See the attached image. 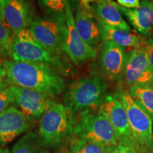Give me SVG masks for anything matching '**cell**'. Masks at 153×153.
<instances>
[{"label": "cell", "instance_id": "6da1fadb", "mask_svg": "<svg viewBox=\"0 0 153 153\" xmlns=\"http://www.w3.org/2000/svg\"><path fill=\"white\" fill-rule=\"evenodd\" d=\"M7 79L10 85L34 89L52 98L66 89L62 74L55 69L40 63L4 60Z\"/></svg>", "mask_w": 153, "mask_h": 153}, {"label": "cell", "instance_id": "7a4b0ae2", "mask_svg": "<svg viewBox=\"0 0 153 153\" xmlns=\"http://www.w3.org/2000/svg\"><path fill=\"white\" fill-rule=\"evenodd\" d=\"M106 90L107 84L99 76L82 77L67 87L64 105L74 119L80 113L99 108L106 97Z\"/></svg>", "mask_w": 153, "mask_h": 153}, {"label": "cell", "instance_id": "3957f363", "mask_svg": "<svg viewBox=\"0 0 153 153\" xmlns=\"http://www.w3.org/2000/svg\"><path fill=\"white\" fill-rule=\"evenodd\" d=\"M11 60L45 65L55 69L62 75H68L72 72V66L68 60L48 51L28 28L13 35Z\"/></svg>", "mask_w": 153, "mask_h": 153}, {"label": "cell", "instance_id": "277c9868", "mask_svg": "<svg viewBox=\"0 0 153 153\" xmlns=\"http://www.w3.org/2000/svg\"><path fill=\"white\" fill-rule=\"evenodd\" d=\"M74 119L64 104L53 100L41 117L38 135L44 147L55 148L73 135Z\"/></svg>", "mask_w": 153, "mask_h": 153}, {"label": "cell", "instance_id": "5b68a950", "mask_svg": "<svg viewBox=\"0 0 153 153\" xmlns=\"http://www.w3.org/2000/svg\"><path fill=\"white\" fill-rule=\"evenodd\" d=\"M114 96L127 113L135 150L137 152L153 153L152 118L134 100L129 91L121 90Z\"/></svg>", "mask_w": 153, "mask_h": 153}, {"label": "cell", "instance_id": "8992f818", "mask_svg": "<svg viewBox=\"0 0 153 153\" xmlns=\"http://www.w3.org/2000/svg\"><path fill=\"white\" fill-rule=\"evenodd\" d=\"M73 135L106 146L116 147L118 145L109 121L99 111H86L78 114L74 118Z\"/></svg>", "mask_w": 153, "mask_h": 153}, {"label": "cell", "instance_id": "52a82bcc", "mask_svg": "<svg viewBox=\"0 0 153 153\" xmlns=\"http://www.w3.org/2000/svg\"><path fill=\"white\" fill-rule=\"evenodd\" d=\"M28 29L51 53L70 60L65 52L66 22L48 16L36 17Z\"/></svg>", "mask_w": 153, "mask_h": 153}, {"label": "cell", "instance_id": "ba28073f", "mask_svg": "<svg viewBox=\"0 0 153 153\" xmlns=\"http://www.w3.org/2000/svg\"><path fill=\"white\" fill-rule=\"evenodd\" d=\"M99 112L109 121L118 145L131 147L135 150L127 113L119 99L115 96L106 95L104 102L99 107Z\"/></svg>", "mask_w": 153, "mask_h": 153}, {"label": "cell", "instance_id": "9c48e42d", "mask_svg": "<svg viewBox=\"0 0 153 153\" xmlns=\"http://www.w3.org/2000/svg\"><path fill=\"white\" fill-rule=\"evenodd\" d=\"M66 29L65 37V52L75 65L94 59L97 55L96 48L87 45L77 32L73 14V5H69L66 12Z\"/></svg>", "mask_w": 153, "mask_h": 153}, {"label": "cell", "instance_id": "30bf717a", "mask_svg": "<svg viewBox=\"0 0 153 153\" xmlns=\"http://www.w3.org/2000/svg\"><path fill=\"white\" fill-rule=\"evenodd\" d=\"M11 90L13 106L31 120L41 117L53 101L50 96L28 88L11 85Z\"/></svg>", "mask_w": 153, "mask_h": 153}, {"label": "cell", "instance_id": "8fae6325", "mask_svg": "<svg viewBox=\"0 0 153 153\" xmlns=\"http://www.w3.org/2000/svg\"><path fill=\"white\" fill-rule=\"evenodd\" d=\"M126 87L153 84V70L149 63L144 46L128 53L121 81Z\"/></svg>", "mask_w": 153, "mask_h": 153}, {"label": "cell", "instance_id": "7c38bea8", "mask_svg": "<svg viewBox=\"0 0 153 153\" xmlns=\"http://www.w3.org/2000/svg\"><path fill=\"white\" fill-rule=\"evenodd\" d=\"M126 48L111 41H102L100 51V68L105 79L120 82L127 61Z\"/></svg>", "mask_w": 153, "mask_h": 153}, {"label": "cell", "instance_id": "4fadbf2b", "mask_svg": "<svg viewBox=\"0 0 153 153\" xmlns=\"http://www.w3.org/2000/svg\"><path fill=\"white\" fill-rule=\"evenodd\" d=\"M36 18L30 0H6L4 22L13 35L27 29Z\"/></svg>", "mask_w": 153, "mask_h": 153}, {"label": "cell", "instance_id": "5bb4252c", "mask_svg": "<svg viewBox=\"0 0 153 153\" xmlns=\"http://www.w3.org/2000/svg\"><path fill=\"white\" fill-rule=\"evenodd\" d=\"M31 128V120L11 106L0 114V147L5 145Z\"/></svg>", "mask_w": 153, "mask_h": 153}, {"label": "cell", "instance_id": "9a60e30c", "mask_svg": "<svg viewBox=\"0 0 153 153\" xmlns=\"http://www.w3.org/2000/svg\"><path fill=\"white\" fill-rule=\"evenodd\" d=\"M74 23L80 37L89 46L95 48L101 41L100 30L92 9L78 2L75 6Z\"/></svg>", "mask_w": 153, "mask_h": 153}, {"label": "cell", "instance_id": "2e32d148", "mask_svg": "<svg viewBox=\"0 0 153 153\" xmlns=\"http://www.w3.org/2000/svg\"><path fill=\"white\" fill-rule=\"evenodd\" d=\"M118 9L137 33L149 36L153 30V1L141 0L137 9H127L118 4Z\"/></svg>", "mask_w": 153, "mask_h": 153}, {"label": "cell", "instance_id": "e0dca14e", "mask_svg": "<svg viewBox=\"0 0 153 153\" xmlns=\"http://www.w3.org/2000/svg\"><path fill=\"white\" fill-rule=\"evenodd\" d=\"M96 18L109 26L131 32V28L122 16L118 4L113 0H97L91 4Z\"/></svg>", "mask_w": 153, "mask_h": 153}, {"label": "cell", "instance_id": "ac0fdd59", "mask_svg": "<svg viewBox=\"0 0 153 153\" xmlns=\"http://www.w3.org/2000/svg\"><path fill=\"white\" fill-rule=\"evenodd\" d=\"M97 19V18H96ZM101 41H111L124 48H138L145 45V39L135 34L109 26L97 19Z\"/></svg>", "mask_w": 153, "mask_h": 153}, {"label": "cell", "instance_id": "d6986e66", "mask_svg": "<svg viewBox=\"0 0 153 153\" xmlns=\"http://www.w3.org/2000/svg\"><path fill=\"white\" fill-rule=\"evenodd\" d=\"M129 89V93L134 100L153 120V84L134 86Z\"/></svg>", "mask_w": 153, "mask_h": 153}, {"label": "cell", "instance_id": "ffe728a7", "mask_svg": "<svg viewBox=\"0 0 153 153\" xmlns=\"http://www.w3.org/2000/svg\"><path fill=\"white\" fill-rule=\"evenodd\" d=\"M43 147L39 135L28 132L15 143L11 153H43Z\"/></svg>", "mask_w": 153, "mask_h": 153}, {"label": "cell", "instance_id": "44dd1931", "mask_svg": "<svg viewBox=\"0 0 153 153\" xmlns=\"http://www.w3.org/2000/svg\"><path fill=\"white\" fill-rule=\"evenodd\" d=\"M46 16L66 22V12L69 5H74L72 0H36ZM75 7V6H74Z\"/></svg>", "mask_w": 153, "mask_h": 153}, {"label": "cell", "instance_id": "7402d4cb", "mask_svg": "<svg viewBox=\"0 0 153 153\" xmlns=\"http://www.w3.org/2000/svg\"><path fill=\"white\" fill-rule=\"evenodd\" d=\"M69 140L70 153H111L115 148L89 142L74 135H72Z\"/></svg>", "mask_w": 153, "mask_h": 153}, {"label": "cell", "instance_id": "603a6c76", "mask_svg": "<svg viewBox=\"0 0 153 153\" xmlns=\"http://www.w3.org/2000/svg\"><path fill=\"white\" fill-rule=\"evenodd\" d=\"M12 36L8 26L0 19V58H11Z\"/></svg>", "mask_w": 153, "mask_h": 153}, {"label": "cell", "instance_id": "cb8c5ba5", "mask_svg": "<svg viewBox=\"0 0 153 153\" xmlns=\"http://www.w3.org/2000/svg\"><path fill=\"white\" fill-rule=\"evenodd\" d=\"M12 104L13 94L11 90V85L7 79L0 87V114L9 108Z\"/></svg>", "mask_w": 153, "mask_h": 153}, {"label": "cell", "instance_id": "d4e9b609", "mask_svg": "<svg viewBox=\"0 0 153 153\" xmlns=\"http://www.w3.org/2000/svg\"><path fill=\"white\" fill-rule=\"evenodd\" d=\"M144 48L146 52L149 63L153 70V34H150L148 38L145 41Z\"/></svg>", "mask_w": 153, "mask_h": 153}, {"label": "cell", "instance_id": "484cf974", "mask_svg": "<svg viewBox=\"0 0 153 153\" xmlns=\"http://www.w3.org/2000/svg\"><path fill=\"white\" fill-rule=\"evenodd\" d=\"M118 4L127 9H137L140 7V0H117Z\"/></svg>", "mask_w": 153, "mask_h": 153}, {"label": "cell", "instance_id": "4316f807", "mask_svg": "<svg viewBox=\"0 0 153 153\" xmlns=\"http://www.w3.org/2000/svg\"><path fill=\"white\" fill-rule=\"evenodd\" d=\"M111 153H138L135 149L123 145H118L115 147Z\"/></svg>", "mask_w": 153, "mask_h": 153}, {"label": "cell", "instance_id": "83f0119b", "mask_svg": "<svg viewBox=\"0 0 153 153\" xmlns=\"http://www.w3.org/2000/svg\"><path fill=\"white\" fill-rule=\"evenodd\" d=\"M7 80V72L3 65L2 61H0V87Z\"/></svg>", "mask_w": 153, "mask_h": 153}, {"label": "cell", "instance_id": "f1b7e54d", "mask_svg": "<svg viewBox=\"0 0 153 153\" xmlns=\"http://www.w3.org/2000/svg\"><path fill=\"white\" fill-rule=\"evenodd\" d=\"M5 2H6V0H0V19H1L3 22H4V9Z\"/></svg>", "mask_w": 153, "mask_h": 153}, {"label": "cell", "instance_id": "f546056e", "mask_svg": "<svg viewBox=\"0 0 153 153\" xmlns=\"http://www.w3.org/2000/svg\"><path fill=\"white\" fill-rule=\"evenodd\" d=\"M97 0H80V2L83 4L86 8H91V4Z\"/></svg>", "mask_w": 153, "mask_h": 153}, {"label": "cell", "instance_id": "4dcf8cb0", "mask_svg": "<svg viewBox=\"0 0 153 153\" xmlns=\"http://www.w3.org/2000/svg\"><path fill=\"white\" fill-rule=\"evenodd\" d=\"M0 153H11L8 148H4L0 147Z\"/></svg>", "mask_w": 153, "mask_h": 153}, {"label": "cell", "instance_id": "1f68e13d", "mask_svg": "<svg viewBox=\"0 0 153 153\" xmlns=\"http://www.w3.org/2000/svg\"><path fill=\"white\" fill-rule=\"evenodd\" d=\"M72 3L74 4V6H76V4H77L78 2H79V0H72Z\"/></svg>", "mask_w": 153, "mask_h": 153}]
</instances>
